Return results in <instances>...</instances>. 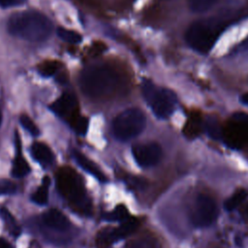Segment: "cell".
Instances as JSON below:
<instances>
[{"label": "cell", "mask_w": 248, "mask_h": 248, "mask_svg": "<svg viewBox=\"0 0 248 248\" xmlns=\"http://www.w3.org/2000/svg\"><path fill=\"white\" fill-rule=\"evenodd\" d=\"M11 35L37 43L46 41L52 33L51 21L37 11H24L12 15L7 23Z\"/></svg>", "instance_id": "obj_1"}, {"label": "cell", "mask_w": 248, "mask_h": 248, "mask_svg": "<svg viewBox=\"0 0 248 248\" xmlns=\"http://www.w3.org/2000/svg\"><path fill=\"white\" fill-rule=\"evenodd\" d=\"M57 188L69 202L74 210L81 214H89L91 203L88 199L80 175L69 167L61 168L56 174Z\"/></svg>", "instance_id": "obj_2"}, {"label": "cell", "mask_w": 248, "mask_h": 248, "mask_svg": "<svg viewBox=\"0 0 248 248\" xmlns=\"http://www.w3.org/2000/svg\"><path fill=\"white\" fill-rule=\"evenodd\" d=\"M229 22L217 16L195 21L186 31V42L196 51L207 53Z\"/></svg>", "instance_id": "obj_3"}, {"label": "cell", "mask_w": 248, "mask_h": 248, "mask_svg": "<svg viewBox=\"0 0 248 248\" xmlns=\"http://www.w3.org/2000/svg\"><path fill=\"white\" fill-rule=\"evenodd\" d=\"M117 84L114 72L105 66H89L85 68L79 78L82 92L91 98H101L110 94Z\"/></svg>", "instance_id": "obj_4"}, {"label": "cell", "mask_w": 248, "mask_h": 248, "mask_svg": "<svg viewBox=\"0 0 248 248\" xmlns=\"http://www.w3.org/2000/svg\"><path fill=\"white\" fill-rule=\"evenodd\" d=\"M141 88L146 103L157 117L164 119L172 113L176 105V96L172 91L158 87L148 79L142 81Z\"/></svg>", "instance_id": "obj_5"}, {"label": "cell", "mask_w": 248, "mask_h": 248, "mask_svg": "<svg viewBox=\"0 0 248 248\" xmlns=\"http://www.w3.org/2000/svg\"><path fill=\"white\" fill-rule=\"evenodd\" d=\"M145 122V116L140 109L128 108L115 117L112 123L113 135L119 140H129L143 131Z\"/></svg>", "instance_id": "obj_6"}, {"label": "cell", "mask_w": 248, "mask_h": 248, "mask_svg": "<svg viewBox=\"0 0 248 248\" xmlns=\"http://www.w3.org/2000/svg\"><path fill=\"white\" fill-rule=\"evenodd\" d=\"M225 142L232 148L239 149L248 144V114L236 112L228 121L223 136Z\"/></svg>", "instance_id": "obj_7"}, {"label": "cell", "mask_w": 248, "mask_h": 248, "mask_svg": "<svg viewBox=\"0 0 248 248\" xmlns=\"http://www.w3.org/2000/svg\"><path fill=\"white\" fill-rule=\"evenodd\" d=\"M217 217L218 207L215 201L208 195H199L191 213L193 224L199 228H205L212 225Z\"/></svg>", "instance_id": "obj_8"}, {"label": "cell", "mask_w": 248, "mask_h": 248, "mask_svg": "<svg viewBox=\"0 0 248 248\" xmlns=\"http://www.w3.org/2000/svg\"><path fill=\"white\" fill-rule=\"evenodd\" d=\"M132 153L136 162L142 168L155 166L162 158V148L156 142H147L134 145Z\"/></svg>", "instance_id": "obj_9"}, {"label": "cell", "mask_w": 248, "mask_h": 248, "mask_svg": "<svg viewBox=\"0 0 248 248\" xmlns=\"http://www.w3.org/2000/svg\"><path fill=\"white\" fill-rule=\"evenodd\" d=\"M50 108L55 114L69 121L70 124L78 116L77 99L70 93H65L59 97L50 106Z\"/></svg>", "instance_id": "obj_10"}, {"label": "cell", "mask_w": 248, "mask_h": 248, "mask_svg": "<svg viewBox=\"0 0 248 248\" xmlns=\"http://www.w3.org/2000/svg\"><path fill=\"white\" fill-rule=\"evenodd\" d=\"M44 223L50 229L57 231H65L69 227L67 217L57 209H49L43 215Z\"/></svg>", "instance_id": "obj_11"}, {"label": "cell", "mask_w": 248, "mask_h": 248, "mask_svg": "<svg viewBox=\"0 0 248 248\" xmlns=\"http://www.w3.org/2000/svg\"><path fill=\"white\" fill-rule=\"evenodd\" d=\"M31 154L33 158L44 167L51 165L54 161V156L51 149L46 144L42 142H36L32 145Z\"/></svg>", "instance_id": "obj_12"}, {"label": "cell", "mask_w": 248, "mask_h": 248, "mask_svg": "<svg viewBox=\"0 0 248 248\" xmlns=\"http://www.w3.org/2000/svg\"><path fill=\"white\" fill-rule=\"evenodd\" d=\"M73 157L76 160V162L78 163V165H79L80 168H82L85 171H87L88 173L92 174L94 177H96L98 180H100L102 182L106 180L105 174L98 168V166L95 165L87 157H85L82 153H80L78 151H74L73 152Z\"/></svg>", "instance_id": "obj_13"}, {"label": "cell", "mask_w": 248, "mask_h": 248, "mask_svg": "<svg viewBox=\"0 0 248 248\" xmlns=\"http://www.w3.org/2000/svg\"><path fill=\"white\" fill-rule=\"evenodd\" d=\"M139 224H140L139 221L133 217H129L128 219L123 221L121 223L120 227L113 230L115 240L117 241V240L122 239V238L130 235L131 233H133L139 227Z\"/></svg>", "instance_id": "obj_14"}, {"label": "cell", "mask_w": 248, "mask_h": 248, "mask_svg": "<svg viewBox=\"0 0 248 248\" xmlns=\"http://www.w3.org/2000/svg\"><path fill=\"white\" fill-rule=\"evenodd\" d=\"M126 248H161V244L155 237L143 235L129 241Z\"/></svg>", "instance_id": "obj_15"}, {"label": "cell", "mask_w": 248, "mask_h": 248, "mask_svg": "<svg viewBox=\"0 0 248 248\" xmlns=\"http://www.w3.org/2000/svg\"><path fill=\"white\" fill-rule=\"evenodd\" d=\"M0 216L7 228V230L9 231V232L11 234H13L14 236H18L20 234V227L18 226V224L16 223L15 217L12 215V213L5 207H2L0 209Z\"/></svg>", "instance_id": "obj_16"}, {"label": "cell", "mask_w": 248, "mask_h": 248, "mask_svg": "<svg viewBox=\"0 0 248 248\" xmlns=\"http://www.w3.org/2000/svg\"><path fill=\"white\" fill-rule=\"evenodd\" d=\"M202 130V121L198 114H193L187 121L184 128L185 137L193 139L196 138Z\"/></svg>", "instance_id": "obj_17"}, {"label": "cell", "mask_w": 248, "mask_h": 248, "mask_svg": "<svg viewBox=\"0 0 248 248\" xmlns=\"http://www.w3.org/2000/svg\"><path fill=\"white\" fill-rule=\"evenodd\" d=\"M205 130L208 134V136L213 140H219L223 136V130L219 124V121L217 118L213 115H210L206 118L205 124H204Z\"/></svg>", "instance_id": "obj_18"}, {"label": "cell", "mask_w": 248, "mask_h": 248, "mask_svg": "<svg viewBox=\"0 0 248 248\" xmlns=\"http://www.w3.org/2000/svg\"><path fill=\"white\" fill-rule=\"evenodd\" d=\"M50 184V179L46 176L43 179L42 185L38 188V190L32 195V201L38 204H45L48 199V186Z\"/></svg>", "instance_id": "obj_19"}, {"label": "cell", "mask_w": 248, "mask_h": 248, "mask_svg": "<svg viewBox=\"0 0 248 248\" xmlns=\"http://www.w3.org/2000/svg\"><path fill=\"white\" fill-rule=\"evenodd\" d=\"M247 197V192L243 189L237 190L235 193H233L225 202H224V207L228 211H232L235 209L239 204L243 202V201Z\"/></svg>", "instance_id": "obj_20"}, {"label": "cell", "mask_w": 248, "mask_h": 248, "mask_svg": "<svg viewBox=\"0 0 248 248\" xmlns=\"http://www.w3.org/2000/svg\"><path fill=\"white\" fill-rule=\"evenodd\" d=\"M30 170L28 163L25 161V159L20 155L17 154L14 163H13V170L12 173L15 177H22L26 175Z\"/></svg>", "instance_id": "obj_21"}, {"label": "cell", "mask_w": 248, "mask_h": 248, "mask_svg": "<svg viewBox=\"0 0 248 248\" xmlns=\"http://www.w3.org/2000/svg\"><path fill=\"white\" fill-rule=\"evenodd\" d=\"M57 34L61 40H63L64 42H67L69 44H78L82 40V37L77 31L63 28V27L58 28Z\"/></svg>", "instance_id": "obj_22"}, {"label": "cell", "mask_w": 248, "mask_h": 248, "mask_svg": "<svg viewBox=\"0 0 248 248\" xmlns=\"http://www.w3.org/2000/svg\"><path fill=\"white\" fill-rule=\"evenodd\" d=\"M115 240L114 232L112 229H104L97 236V245L99 248H107Z\"/></svg>", "instance_id": "obj_23"}, {"label": "cell", "mask_w": 248, "mask_h": 248, "mask_svg": "<svg viewBox=\"0 0 248 248\" xmlns=\"http://www.w3.org/2000/svg\"><path fill=\"white\" fill-rule=\"evenodd\" d=\"M130 217L128 209L123 205V204H118L112 211L108 213L106 215V219L108 221H119L123 222L126 219Z\"/></svg>", "instance_id": "obj_24"}, {"label": "cell", "mask_w": 248, "mask_h": 248, "mask_svg": "<svg viewBox=\"0 0 248 248\" xmlns=\"http://www.w3.org/2000/svg\"><path fill=\"white\" fill-rule=\"evenodd\" d=\"M218 0H190L189 6L194 13H204L215 5Z\"/></svg>", "instance_id": "obj_25"}, {"label": "cell", "mask_w": 248, "mask_h": 248, "mask_svg": "<svg viewBox=\"0 0 248 248\" xmlns=\"http://www.w3.org/2000/svg\"><path fill=\"white\" fill-rule=\"evenodd\" d=\"M60 64L57 61H46L40 65L39 72L44 77H51L57 73Z\"/></svg>", "instance_id": "obj_26"}, {"label": "cell", "mask_w": 248, "mask_h": 248, "mask_svg": "<svg viewBox=\"0 0 248 248\" xmlns=\"http://www.w3.org/2000/svg\"><path fill=\"white\" fill-rule=\"evenodd\" d=\"M19 121H20V124L22 125V127L28 131L32 136H38L39 135V129L38 127L36 126V124L32 121V119L26 115V114H21L20 117H19Z\"/></svg>", "instance_id": "obj_27"}, {"label": "cell", "mask_w": 248, "mask_h": 248, "mask_svg": "<svg viewBox=\"0 0 248 248\" xmlns=\"http://www.w3.org/2000/svg\"><path fill=\"white\" fill-rule=\"evenodd\" d=\"M71 125L78 135L83 136L85 135L88 128V119L84 116L78 115Z\"/></svg>", "instance_id": "obj_28"}, {"label": "cell", "mask_w": 248, "mask_h": 248, "mask_svg": "<svg viewBox=\"0 0 248 248\" xmlns=\"http://www.w3.org/2000/svg\"><path fill=\"white\" fill-rule=\"evenodd\" d=\"M16 191V185L9 179H0V195H9Z\"/></svg>", "instance_id": "obj_29"}, {"label": "cell", "mask_w": 248, "mask_h": 248, "mask_svg": "<svg viewBox=\"0 0 248 248\" xmlns=\"http://www.w3.org/2000/svg\"><path fill=\"white\" fill-rule=\"evenodd\" d=\"M127 182L136 189H144L146 186V181L143 178L140 177H135V176H130L127 179Z\"/></svg>", "instance_id": "obj_30"}, {"label": "cell", "mask_w": 248, "mask_h": 248, "mask_svg": "<svg viewBox=\"0 0 248 248\" xmlns=\"http://www.w3.org/2000/svg\"><path fill=\"white\" fill-rule=\"evenodd\" d=\"M14 2H15V0H0V6L3 8H7V7L11 6Z\"/></svg>", "instance_id": "obj_31"}, {"label": "cell", "mask_w": 248, "mask_h": 248, "mask_svg": "<svg viewBox=\"0 0 248 248\" xmlns=\"http://www.w3.org/2000/svg\"><path fill=\"white\" fill-rule=\"evenodd\" d=\"M0 248H12L11 244L4 238H0Z\"/></svg>", "instance_id": "obj_32"}, {"label": "cell", "mask_w": 248, "mask_h": 248, "mask_svg": "<svg viewBox=\"0 0 248 248\" xmlns=\"http://www.w3.org/2000/svg\"><path fill=\"white\" fill-rule=\"evenodd\" d=\"M240 100L243 104H245L246 106H248V92L247 93H244L241 97H240Z\"/></svg>", "instance_id": "obj_33"}, {"label": "cell", "mask_w": 248, "mask_h": 248, "mask_svg": "<svg viewBox=\"0 0 248 248\" xmlns=\"http://www.w3.org/2000/svg\"><path fill=\"white\" fill-rule=\"evenodd\" d=\"M241 47L245 50H248V37H246V39L241 43Z\"/></svg>", "instance_id": "obj_34"}, {"label": "cell", "mask_w": 248, "mask_h": 248, "mask_svg": "<svg viewBox=\"0 0 248 248\" xmlns=\"http://www.w3.org/2000/svg\"><path fill=\"white\" fill-rule=\"evenodd\" d=\"M2 122V112H1V108H0V124Z\"/></svg>", "instance_id": "obj_35"}, {"label": "cell", "mask_w": 248, "mask_h": 248, "mask_svg": "<svg viewBox=\"0 0 248 248\" xmlns=\"http://www.w3.org/2000/svg\"><path fill=\"white\" fill-rule=\"evenodd\" d=\"M244 15H246V16H248V6L246 7V13L244 14Z\"/></svg>", "instance_id": "obj_36"}]
</instances>
